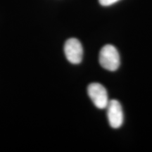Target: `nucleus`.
Masks as SVG:
<instances>
[{
    "mask_svg": "<svg viewBox=\"0 0 152 152\" xmlns=\"http://www.w3.org/2000/svg\"><path fill=\"white\" fill-rule=\"evenodd\" d=\"M99 63L108 71H116L120 66V56L117 49L110 45L102 47L99 53Z\"/></svg>",
    "mask_w": 152,
    "mask_h": 152,
    "instance_id": "obj_1",
    "label": "nucleus"
},
{
    "mask_svg": "<svg viewBox=\"0 0 152 152\" xmlns=\"http://www.w3.org/2000/svg\"><path fill=\"white\" fill-rule=\"evenodd\" d=\"M87 93L96 107L99 109H106L109 99L107 91L103 85L97 83H91L87 87Z\"/></svg>",
    "mask_w": 152,
    "mask_h": 152,
    "instance_id": "obj_2",
    "label": "nucleus"
},
{
    "mask_svg": "<svg viewBox=\"0 0 152 152\" xmlns=\"http://www.w3.org/2000/svg\"><path fill=\"white\" fill-rule=\"evenodd\" d=\"M64 53L68 61L73 64H78L82 61L83 49L80 42L75 38H71L64 45Z\"/></svg>",
    "mask_w": 152,
    "mask_h": 152,
    "instance_id": "obj_3",
    "label": "nucleus"
},
{
    "mask_svg": "<svg viewBox=\"0 0 152 152\" xmlns=\"http://www.w3.org/2000/svg\"><path fill=\"white\" fill-rule=\"evenodd\" d=\"M106 108L108 120L111 128H120L123 123V112L120 102L115 99L109 101Z\"/></svg>",
    "mask_w": 152,
    "mask_h": 152,
    "instance_id": "obj_4",
    "label": "nucleus"
},
{
    "mask_svg": "<svg viewBox=\"0 0 152 152\" xmlns=\"http://www.w3.org/2000/svg\"><path fill=\"white\" fill-rule=\"evenodd\" d=\"M120 1V0H99L100 4L104 6V7H107V6H110L113 4L116 3L117 1Z\"/></svg>",
    "mask_w": 152,
    "mask_h": 152,
    "instance_id": "obj_5",
    "label": "nucleus"
}]
</instances>
